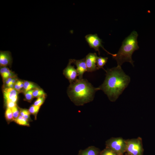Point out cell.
<instances>
[{"label": "cell", "mask_w": 155, "mask_h": 155, "mask_svg": "<svg viewBox=\"0 0 155 155\" xmlns=\"http://www.w3.org/2000/svg\"><path fill=\"white\" fill-rule=\"evenodd\" d=\"M12 59L10 53L8 51H0V65L1 66H5L10 64Z\"/></svg>", "instance_id": "8fae6325"}, {"label": "cell", "mask_w": 155, "mask_h": 155, "mask_svg": "<svg viewBox=\"0 0 155 155\" xmlns=\"http://www.w3.org/2000/svg\"><path fill=\"white\" fill-rule=\"evenodd\" d=\"M97 57L96 53H90L86 56L85 61L87 72H92L98 70L96 65Z\"/></svg>", "instance_id": "ba28073f"}, {"label": "cell", "mask_w": 155, "mask_h": 155, "mask_svg": "<svg viewBox=\"0 0 155 155\" xmlns=\"http://www.w3.org/2000/svg\"><path fill=\"white\" fill-rule=\"evenodd\" d=\"M130 155L128 154L127 153H125L124 155Z\"/></svg>", "instance_id": "83f0119b"}, {"label": "cell", "mask_w": 155, "mask_h": 155, "mask_svg": "<svg viewBox=\"0 0 155 155\" xmlns=\"http://www.w3.org/2000/svg\"><path fill=\"white\" fill-rule=\"evenodd\" d=\"M34 90H32L25 93V96L26 101L31 102L34 98L32 93Z\"/></svg>", "instance_id": "7402d4cb"}, {"label": "cell", "mask_w": 155, "mask_h": 155, "mask_svg": "<svg viewBox=\"0 0 155 155\" xmlns=\"http://www.w3.org/2000/svg\"><path fill=\"white\" fill-rule=\"evenodd\" d=\"M108 59V58L107 57H97L96 64L98 70L100 69H104L103 67L107 62Z\"/></svg>", "instance_id": "5bb4252c"}, {"label": "cell", "mask_w": 155, "mask_h": 155, "mask_svg": "<svg viewBox=\"0 0 155 155\" xmlns=\"http://www.w3.org/2000/svg\"><path fill=\"white\" fill-rule=\"evenodd\" d=\"M30 113L28 110L26 109H21L20 110V115L27 119L28 121H31Z\"/></svg>", "instance_id": "ffe728a7"}, {"label": "cell", "mask_w": 155, "mask_h": 155, "mask_svg": "<svg viewBox=\"0 0 155 155\" xmlns=\"http://www.w3.org/2000/svg\"><path fill=\"white\" fill-rule=\"evenodd\" d=\"M1 75L3 80H6L9 78L13 77V73L8 68L4 67L0 69Z\"/></svg>", "instance_id": "4fadbf2b"}, {"label": "cell", "mask_w": 155, "mask_h": 155, "mask_svg": "<svg viewBox=\"0 0 155 155\" xmlns=\"http://www.w3.org/2000/svg\"><path fill=\"white\" fill-rule=\"evenodd\" d=\"M100 155H118L110 149L106 147L103 150L100 151Z\"/></svg>", "instance_id": "d6986e66"}, {"label": "cell", "mask_w": 155, "mask_h": 155, "mask_svg": "<svg viewBox=\"0 0 155 155\" xmlns=\"http://www.w3.org/2000/svg\"><path fill=\"white\" fill-rule=\"evenodd\" d=\"M144 149L140 137L126 140V152L130 155H143Z\"/></svg>", "instance_id": "5b68a950"}, {"label": "cell", "mask_w": 155, "mask_h": 155, "mask_svg": "<svg viewBox=\"0 0 155 155\" xmlns=\"http://www.w3.org/2000/svg\"><path fill=\"white\" fill-rule=\"evenodd\" d=\"M105 71V79L98 88L107 95L110 101H115L127 86L130 78L120 66L108 69Z\"/></svg>", "instance_id": "6da1fadb"}, {"label": "cell", "mask_w": 155, "mask_h": 155, "mask_svg": "<svg viewBox=\"0 0 155 155\" xmlns=\"http://www.w3.org/2000/svg\"><path fill=\"white\" fill-rule=\"evenodd\" d=\"M6 104L7 108L11 109L17 106L16 103L14 102L11 101H6Z\"/></svg>", "instance_id": "d4e9b609"}, {"label": "cell", "mask_w": 155, "mask_h": 155, "mask_svg": "<svg viewBox=\"0 0 155 155\" xmlns=\"http://www.w3.org/2000/svg\"><path fill=\"white\" fill-rule=\"evenodd\" d=\"M11 110L14 120L20 115V111L18 110L17 106L12 108Z\"/></svg>", "instance_id": "cb8c5ba5"}, {"label": "cell", "mask_w": 155, "mask_h": 155, "mask_svg": "<svg viewBox=\"0 0 155 155\" xmlns=\"http://www.w3.org/2000/svg\"><path fill=\"white\" fill-rule=\"evenodd\" d=\"M138 36L137 33L133 31L122 42L117 53L112 57L116 60L117 66H121L124 63L127 62L134 66L132 55L135 51L139 49L137 41Z\"/></svg>", "instance_id": "3957f363"}, {"label": "cell", "mask_w": 155, "mask_h": 155, "mask_svg": "<svg viewBox=\"0 0 155 155\" xmlns=\"http://www.w3.org/2000/svg\"><path fill=\"white\" fill-rule=\"evenodd\" d=\"M17 79L14 78H13L12 80L11 83L12 84L14 85L15 83H16Z\"/></svg>", "instance_id": "4316f807"}, {"label": "cell", "mask_w": 155, "mask_h": 155, "mask_svg": "<svg viewBox=\"0 0 155 155\" xmlns=\"http://www.w3.org/2000/svg\"><path fill=\"white\" fill-rule=\"evenodd\" d=\"M40 106H36L34 105H32L30 107L28 111L30 114L34 115L36 119V115L39 110Z\"/></svg>", "instance_id": "ac0fdd59"}, {"label": "cell", "mask_w": 155, "mask_h": 155, "mask_svg": "<svg viewBox=\"0 0 155 155\" xmlns=\"http://www.w3.org/2000/svg\"><path fill=\"white\" fill-rule=\"evenodd\" d=\"M71 60L72 63H74L76 67L79 79H82L84 74L87 71L85 58L80 60L71 59Z\"/></svg>", "instance_id": "9c48e42d"}, {"label": "cell", "mask_w": 155, "mask_h": 155, "mask_svg": "<svg viewBox=\"0 0 155 155\" xmlns=\"http://www.w3.org/2000/svg\"><path fill=\"white\" fill-rule=\"evenodd\" d=\"M107 147L118 155H123L126 152V140L121 137H111L105 142Z\"/></svg>", "instance_id": "277c9868"}, {"label": "cell", "mask_w": 155, "mask_h": 155, "mask_svg": "<svg viewBox=\"0 0 155 155\" xmlns=\"http://www.w3.org/2000/svg\"><path fill=\"white\" fill-rule=\"evenodd\" d=\"M32 94L34 98L45 96V94L42 90L37 88L34 90Z\"/></svg>", "instance_id": "44dd1931"}, {"label": "cell", "mask_w": 155, "mask_h": 155, "mask_svg": "<svg viewBox=\"0 0 155 155\" xmlns=\"http://www.w3.org/2000/svg\"><path fill=\"white\" fill-rule=\"evenodd\" d=\"M5 117L6 121L8 123L14 121L11 109L7 108L5 112Z\"/></svg>", "instance_id": "e0dca14e"}, {"label": "cell", "mask_w": 155, "mask_h": 155, "mask_svg": "<svg viewBox=\"0 0 155 155\" xmlns=\"http://www.w3.org/2000/svg\"><path fill=\"white\" fill-rule=\"evenodd\" d=\"M3 93L5 101L10 100L16 103L18 92L15 89L10 88H5L3 90Z\"/></svg>", "instance_id": "30bf717a"}, {"label": "cell", "mask_w": 155, "mask_h": 155, "mask_svg": "<svg viewBox=\"0 0 155 155\" xmlns=\"http://www.w3.org/2000/svg\"><path fill=\"white\" fill-rule=\"evenodd\" d=\"M100 152L98 148L90 146L84 150H80L77 155H100Z\"/></svg>", "instance_id": "7c38bea8"}, {"label": "cell", "mask_w": 155, "mask_h": 155, "mask_svg": "<svg viewBox=\"0 0 155 155\" xmlns=\"http://www.w3.org/2000/svg\"><path fill=\"white\" fill-rule=\"evenodd\" d=\"M71 59L69 60L68 63L64 70L63 73L65 77L69 81L70 84L75 81L77 79L78 73L76 69L71 65Z\"/></svg>", "instance_id": "52a82bcc"}, {"label": "cell", "mask_w": 155, "mask_h": 155, "mask_svg": "<svg viewBox=\"0 0 155 155\" xmlns=\"http://www.w3.org/2000/svg\"><path fill=\"white\" fill-rule=\"evenodd\" d=\"M98 90V87H94L87 80L82 78L77 79L70 84L67 92L71 101L75 105L80 106L92 101Z\"/></svg>", "instance_id": "7a4b0ae2"}, {"label": "cell", "mask_w": 155, "mask_h": 155, "mask_svg": "<svg viewBox=\"0 0 155 155\" xmlns=\"http://www.w3.org/2000/svg\"><path fill=\"white\" fill-rule=\"evenodd\" d=\"M24 89L25 92L32 90V89L37 88V87L33 83L27 81L24 82Z\"/></svg>", "instance_id": "2e32d148"}, {"label": "cell", "mask_w": 155, "mask_h": 155, "mask_svg": "<svg viewBox=\"0 0 155 155\" xmlns=\"http://www.w3.org/2000/svg\"><path fill=\"white\" fill-rule=\"evenodd\" d=\"M14 88L17 91L20 92V91L21 88L19 85L18 81H17L14 84Z\"/></svg>", "instance_id": "484cf974"}, {"label": "cell", "mask_w": 155, "mask_h": 155, "mask_svg": "<svg viewBox=\"0 0 155 155\" xmlns=\"http://www.w3.org/2000/svg\"><path fill=\"white\" fill-rule=\"evenodd\" d=\"M85 38L90 47L94 49L96 51H98L99 55L100 54L99 48L100 47L103 48L107 53L111 55L112 57L115 55V54H113L109 53L103 47L102 44V40L98 37L97 34H88L86 36Z\"/></svg>", "instance_id": "8992f818"}, {"label": "cell", "mask_w": 155, "mask_h": 155, "mask_svg": "<svg viewBox=\"0 0 155 155\" xmlns=\"http://www.w3.org/2000/svg\"><path fill=\"white\" fill-rule=\"evenodd\" d=\"M45 96L38 98L34 102V105L36 106H40L44 102L45 98Z\"/></svg>", "instance_id": "603a6c76"}, {"label": "cell", "mask_w": 155, "mask_h": 155, "mask_svg": "<svg viewBox=\"0 0 155 155\" xmlns=\"http://www.w3.org/2000/svg\"><path fill=\"white\" fill-rule=\"evenodd\" d=\"M18 124L22 125L29 126V121L24 117L20 115L18 118L14 121Z\"/></svg>", "instance_id": "9a60e30c"}]
</instances>
